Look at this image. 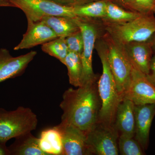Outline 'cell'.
I'll return each instance as SVG.
<instances>
[{
  "mask_svg": "<svg viewBox=\"0 0 155 155\" xmlns=\"http://www.w3.org/2000/svg\"><path fill=\"white\" fill-rule=\"evenodd\" d=\"M41 49L45 53L57 58L64 64L69 52L65 38L64 37H58L44 44Z\"/></svg>",
  "mask_w": 155,
  "mask_h": 155,
  "instance_id": "obj_22",
  "label": "cell"
},
{
  "mask_svg": "<svg viewBox=\"0 0 155 155\" xmlns=\"http://www.w3.org/2000/svg\"><path fill=\"white\" fill-rule=\"evenodd\" d=\"M6 144L0 142V155H10L8 147Z\"/></svg>",
  "mask_w": 155,
  "mask_h": 155,
  "instance_id": "obj_29",
  "label": "cell"
},
{
  "mask_svg": "<svg viewBox=\"0 0 155 155\" xmlns=\"http://www.w3.org/2000/svg\"><path fill=\"white\" fill-rule=\"evenodd\" d=\"M150 41L151 42L153 51V53L155 54V34L151 38H150Z\"/></svg>",
  "mask_w": 155,
  "mask_h": 155,
  "instance_id": "obj_31",
  "label": "cell"
},
{
  "mask_svg": "<svg viewBox=\"0 0 155 155\" xmlns=\"http://www.w3.org/2000/svg\"><path fill=\"white\" fill-rule=\"evenodd\" d=\"M155 0H136L134 11L142 14H152Z\"/></svg>",
  "mask_w": 155,
  "mask_h": 155,
  "instance_id": "obj_25",
  "label": "cell"
},
{
  "mask_svg": "<svg viewBox=\"0 0 155 155\" xmlns=\"http://www.w3.org/2000/svg\"><path fill=\"white\" fill-rule=\"evenodd\" d=\"M102 65V73L98 81L99 94L101 101L98 122L108 125L115 124L116 110L123 100L117 89L108 59L107 49L104 40L101 35L95 44Z\"/></svg>",
  "mask_w": 155,
  "mask_h": 155,
  "instance_id": "obj_2",
  "label": "cell"
},
{
  "mask_svg": "<svg viewBox=\"0 0 155 155\" xmlns=\"http://www.w3.org/2000/svg\"><path fill=\"white\" fill-rule=\"evenodd\" d=\"M122 45L132 66L144 75H148L154 54L150 41L131 42Z\"/></svg>",
  "mask_w": 155,
  "mask_h": 155,
  "instance_id": "obj_12",
  "label": "cell"
},
{
  "mask_svg": "<svg viewBox=\"0 0 155 155\" xmlns=\"http://www.w3.org/2000/svg\"><path fill=\"white\" fill-rule=\"evenodd\" d=\"M12 0H0V7H14Z\"/></svg>",
  "mask_w": 155,
  "mask_h": 155,
  "instance_id": "obj_30",
  "label": "cell"
},
{
  "mask_svg": "<svg viewBox=\"0 0 155 155\" xmlns=\"http://www.w3.org/2000/svg\"><path fill=\"white\" fill-rule=\"evenodd\" d=\"M79 26L84 41L83 51L81 54L82 74L81 86L91 81L97 80V75L94 74L92 67V54L97 39L100 36L101 25L96 19L83 17H75Z\"/></svg>",
  "mask_w": 155,
  "mask_h": 155,
  "instance_id": "obj_6",
  "label": "cell"
},
{
  "mask_svg": "<svg viewBox=\"0 0 155 155\" xmlns=\"http://www.w3.org/2000/svg\"><path fill=\"white\" fill-rule=\"evenodd\" d=\"M107 49L108 59L117 89L124 97L130 85L132 65L121 44L106 33L102 35Z\"/></svg>",
  "mask_w": 155,
  "mask_h": 155,
  "instance_id": "obj_5",
  "label": "cell"
},
{
  "mask_svg": "<svg viewBox=\"0 0 155 155\" xmlns=\"http://www.w3.org/2000/svg\"><path fill=\"white\" fill-rule=\"evenodd\" d=\"M153 13H155V5L153 9Z\"/></svg>",
  "mask_w": 155,
  "mask_h": 155,
  "instance_id": "obj_32",
  "label": "cell"
},
{
  "mask_svg": "<svg viewBox=\"0 0 155 155\" xmlns=\"http://www.w3.org/2000/svg\"><path fill=\"white\" fill-rule=\"evenodd\" d=\"M141 14L124 8L108 0L105 16L101 20L104 23H123L132 21Z\"/></svg>",
  "mask_w": 155,
  "mask_h": 155,
  "instance_id": "obj_19",
  "label": "cell"
},
{
  "mask_svg": "<svg viewBox=\"0 0 155 155\" xmlns=\"http://www.w3.org/2000/svg\"><path fill=\"white\" fill-rule=\"evenodd\" d=\"M119 153L121 155H143L145 151L134 137L119 134L118 139Z\"/></svg>",
  "mask_w": 155,
  "mask_h": 155,
  "instance_id": "obj_23",
  "label": "cell"
},
{
  "mask_svg": "<svg viewBox=\"0 0 155 155\" xmlns=\"http://www.w3.org/2000/svg\"><path fill=\"white\" fill-rule=\"evenodd\" d=\"M27 31L20 43L14 48L15 51L31 48L58 37L54 31L41 20L27 21Z\"/></svg>",
  "mask_w": 155,
  "mask_h": 155,
  "instance_id": "obj_14",
  "label": "cell"
},
{
  "mask_svg": "<svg viewBox=\"0 0 155 155\" xmlns=\"http://www.w3.org/2000/svg\"><path fill=\"white\" fill-rule=\"evenodd\" d=\"M108 0H98L73 8L75 17L101 19L105 16Z\"/></svg>",
  "mask_w": 155,
  "mask_h": 155,
  "instance_id": "obj_20",
  "label": "cell"
},
{
  "mask_svg": "<svg viewBox=\"0 0 155 155\" xmlns=\"http://www.w3.org/2000/svg\"><path fill=\"white\" fill-rule=\"evenodd\" d=\"M10 155H47L39 146V138L31 132L15 138V141L8 147Z\"/></svg>",
  "mask_w": 155,
  "mask_h": 155,
  "instance_id": "obj_16",
  "label": "cell"
},
{
  "mask_svg": "<svg viewBox=\"0 0 155 155\" xmlns=\"http://www.w3.org/2000/svg\"><path fill=\"white\" fill-rule=\"evenodd\" d=\"M122 8L129 11H134L136 0H108Z\"/></svg>",
  "mask_w": 155,
  "mask_h": 155,
  "instance_id": "obj_27",
  "label": "cell"
},
{
  "mask_svg": "<svg viewBox=\"0 0 155 155\" xmlns=\"http://www.w3.org/2000/svg\"><path fill=\"white\" fill-rule=\"evenodd\" d=\"M39 146L47 155H64L62 136L55 127L42 131Z\"/></svg>",
  "mask_w": 155,
  "mask_h": 155,
  "instance_id": "obj_17",
  "label": "cell"
},
{
  "mask_svg": "<svg viewBox=\"0 0 155 155\" xmlns=\"http://www.w3.org/2000/svg\"><path fill=\"white\" fill-rule=\"evenodd\" d=\"M123 98L130 100L135 105H155V86L133 66L131 81Z\"/></svg>",
  "mask_w": 155,
  "mask_h": 155,
  "instance_id": "obj_9",
  "label": "cell"
},
{
  "mask_svg": "<svg viewBox=\"0 0 155 155\" xmlns=\"http://www.w3.org/2000/svg\"><path fill=\"white\" fill-rule=\"evenodd\" d=\"M146 76L150 82L155 86V54L153 56L151 62L149 74Z\"/></svg>",
  "mask_w": 155,
  "mask_h": 155,
  "instance_id": "obj_28",
  "label": "cell"
},
{
  "mask_svg": "<svg viewBox=\"0 0 155 155\" xmlns=\"http://www.w3.org/2000/svg\"><path fill=\"white\" fill-rule=\"evenodd\" d=\"M38 124L37 116L30 108L19 107L10 111L0 108V142L6 143L11 139L31 132Z\"/></svg>",
  "mask_w": 155,
  "mask_h": 155,
  "instance_id": "obj_4",
  "label": "cell"
},
{
  "mask_svg": "<svg viewBox=\"0 0 155 155\" xmlns=\"http://www.w3.org/2000/svg\"><path fill=\"white\" fill-rule=\"evenodd\" d=\"M119 134L115 124L108 125L98 122L86 134L91 154L119 155Z\"/></svg>",
  "mask_w": 155,
  "mask_h": 155,
  "instance_id": "obj_7",
  "label": "cell"
},
{
  "mask_svg": "<svg viewBox=\"0 0 155 155\" xmlns=\"http://www.w3.org/2000/svg\"><path fill=\"white\" fill-rule=\"evenodd\" d=\"M134 115V137L145 151L147 149L149 144L150 130L155 116V105H135Z\"/></svg>",
  "mask_w": 155,
  "mask_h": 155,
  "instance_id": "obj_13",
  "label": "cell"
},
{
  "mask_svg": "<svg viewBox=\"0 0 155 155\" xmlns=\"http://www.w3.org/2000/svg\"><path fill=\"white\" fill-rule=\"evenodd\" d=\"M37 54L36 51H32L25 54L14 57L7 49H1L0 83L23 74Z\"/></svg>",
  "mask_w": 155,
  "mask_h": 155,
  "instance_id": "obj_11",
  "label": "cell"
},
{
  "mask_svg": "<svg viewBox=\"0 0 155 155\" xmlns=\"http://www.w3.org/2000/svg\"><path fill=\"white\" fill-rule=\"evenodd\" d=\"M14 8L22 10L27 21H41L48 16L75 18L73 8L60 5L50 0H12Z\"/></svg>",
  "mask_w": 155,
  "mask_h": 155,
  "instance_id": "obj_8",
  "label": "cell"
},
{
  "mask_svg": "<svg viewBox=\"0 0 155 155\" xmlns=\"http://www.w3.org/2000/svg\"><path fill=\"white\" fill-rule=\"evenodd\" d=\"M106 33L121 45L133 41L149 40L155 34L153 13L141 14L130 22L123 23L103 22Z\"/></svg>",
  "mask_w": 155,
  "mask_h": 155,
  "instance_id": "obj_3",
  "label": "cell"
},
{
  "mask_svg": "<svg viewBox=\"0 0 155 155\" xmlns=\"http://www.w3.org/2000/svg\"><path fill=\"white\" fill-rule=\"evenodd\" d=\"M134 103L123 98L117 108L115 125L119 134L134 137L135 135V115Z\"/></svg>",
  "mask_w": 155,
  "mask_h": 155,
  "instance_id": "obj_15",
  "label": "cell"
},
{
  "mask_svg": "<svg viewBox=\"0 0 155 155\" xmlns=\"http://www.w3.org/2000/svg\"><path fill=\"white\" fill-rule=\"evenodd\" d=\"M51 28L58 37L66 38L80 30L75 18L48 16L41 19Z\"/></svg>",
  "mask_w": 155,
  "mask_h": 155,
  "instance_id": "obj_18",
  "label": "cell"
},
{
  "mask_svg": "<svg viewBox=\"0 0 155 155\" xmlns=\"http://www.w3.org/2000/svg\"><path fill=\"white\" fill-rule=\"evenodd\" d=\"M64 64L68 69L69 83L75 87L81 86L82 74L81 55L69 52Z\"/></svg>",
  "mask_w": 155,
  "mask_h": 155,
  "instance_id": "obj_21",
  "label": "cell"
},
{
  "mask_svg": "<svg viewBox=\"0 0 155 155\" xmlns=\"http://www.w3.org/2000/svg\"><path fill=\"white\" fill-rule=\"evenodd\" d=\"M60 5L74 8L98 0H50Z\"/></svg>",
  "mask_w": 155,
  "mask_h": 155,
  "instance_id": "obj_26",
  "label": "cell"
},
{
  "mask_svg": "<svg viewBox=\"0 0 155 155\" xmlns=\"http://www.w3.org/2000/svg\"><path fill=\"white\" fill-rule=\"evenodd\" d=\"M69 52H72L81 55L83 51L84 41L81 31L78 30L65 38Z\"/></svg>",
  "mask_w": 155,
  "mask_h": 155,
  "instance_id": "obj_24",
  "label": "cell"
},
{
  "mask_svg": "<svg viewBox=\"0 0 155 155\" xmlns=\"http://www.w3.org/2000/svg\"><path fill=\"white\" fill-rule=\"evenodd\" d=\"M98 81L64 92L60 105L63 112L61 122L73 125L86 134L98 122L101 101Z\"/></svg>",
  "mask_w": 155,
  "mask_h": 155,
  "instance_id": "obj_1",
  "label": "cell"
},
{
  "mask_svg": "<svg viewBox=\"0 0 155 155\" xmlns=\"http://www.w3.org/2000/svg\"><path fill=\"white\" fill-rule=\"evenodd\" d=\"M62 136L64 155H91L86 134L77 127L61 122L54 126Z\"/></svg>",
  "mask_w": 155,
  "mask_h": 155,
  "instance_id": "obj_10",
  "label": "cell"
}]
</instances>
